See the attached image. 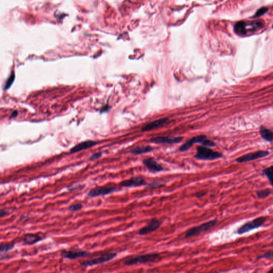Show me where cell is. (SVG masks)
Returning a JSON list of instances; mask_svg holds the SVG:
<instances>
[{
  "label": "cell",
  "instance_id": "obj_1",
  "mask_svg": "<svg viewBox=\"0 0 273 273\" xmlns=\"http://www.w3.org/2000/svg\"><path fill=\"white\" fill-rule=\"evenodd\" d=\"M161 255L159 253H148L134 256L126 259L123 262V265L127 266L136 265L137 264L154 262L160 259Z\"/></svg>",
  "mask_w": 273,
  "mask_h": 273
},
{
  "label": "cell",
  "instance_id": "obj_2",
  "mask_svg": "<svg viewBox=\"0 0 273 273\" xmlns=\"http://www.w3.org/2000/svg\"><path fill=\"white\" fill-rule=\"evenodd\" d=\"M218 220L213 219L207 222H204L203 223L197 226L193 227L191 228L188 229L185 233V238H191L194 237H196L202 233L206 232L207 231L210 230L212 227L215 226L217 223Z\"/></svg>",
  "mask_w": 273,
  "mask_h": 273
},
{
  "label": "cell",
  "instance_id": "obj_3",
  "mask_svg": "<svg viewBox=\"0 0 273 273\" xmlns=\"http://www.w3.org/2000/svg\"><path fill=\"white\" fill-rule=\"evenodd\" d=\"M222 157L221 153L214 151L207 146H199L196 148V153L194 155L195 159L203 161H212L218 159Z\"/></svg>",
  "mask_w": 273,
  "mask_h": 273
},
{
  "label": "cell",
  "instance_id": "obj_4",
  "mask_svg": "<svg viewBox=\"0 0 273 273\" xmlns=\"http://www.w3.org/2000/svg\"><path fill=\"white\" fill-rule=\"evenodd\" d=\"M117 254V253L116 252H109L103 254L99 257L96 258L82 262L80 263V265L83 267H86L102 264L113 259L115 258L116 257Z\"/></svg>",
  "mask_w": 273,
  "mask_h": 273
},
{
  "label": "cell",
  "instance_id": "obj_5",
  "mask_svg": "<svg viewBox=\"0 0 273 273\" xmlns=\"http://www.w3.org/2000/svg\"><path fill=\"white\" fill-rule=\"evenodd\" d=\"M266 220L267 218L265 217H260L254 219L251 221L246 222L238 228L237 233L238 235H242L251 230L258 228L262 226Z\"/></svg>",
  "mask_w": 273,
  "mask_h": 273
},
{
  "label": "cell",
  "instance_id": "obj_6",
  "mask_svg": "<svg viewBox=\"0 0 273 273\" xmlns=\"http://www.w3.org/2000/svg\"><path fill=\"white\" fill-rule=\"evenodd\" d=\"M120 189H118L116 187L113 186H105L100 187H97L91 189L88 192V196L90 197H96L100 196H106L109 195L114 192L118 191Z\"/></svg>",
  "mask_w": 273,
  "mask_h": 273
},
{
  "label": "cell",
  "instance_id": "obj_7",
  "mask_svg": "<svg viewBox=\"0 0 273 273\" xmlns=\"http://www.w3.org/2000/svg\"><path fill=\"white\" fill-rule=\"evenodd\" d=\"M147 185V181L141 176L132 177L129 179L121 181L120 183V186L121 187L125 188L139 187L146 186Z\"/></svg>",
  "mask_w": 273,
  "mask_h": 273
},
{
  "label": "cell",
  "instance_id": "obj_8",
  "mask_svg": "<svg viewBox=\"0 0 273 273\" xmlns=\"http://www.w3.org/2000/svg\"><path fill=\"white\" fill-rule=\"evenodd\" d=\"M163 222L162 220L156 218H152L150 220L146 225L142 227L139 230L138 235L140 236H143L150 234L158 230L163 224Z\"/></svg>",
  "mask_w": 273,
  "mask_h": 273
},
{
  "label": "cell",
  "instance_id": "obj_9",
  "mask_svg": "<svg viewBox=\"0 0 273 273\" xmlns=\"http://www.w3.org/2000/svg\"><path fill=\"white\" fill-rule=\"evenodd\" d=\"M269 154V152L265 151H260L256 152L246 154V155H242V156L238 158L236 161L238 163H244L246 162H250L251 161L257 160L260 158H262L268 155Z\"/></svg>",
  "mask_w": 273,
  "mask_h": 273
},
{
  "label": "cell",
  "instance_id": "obj_10",
  "mask_svg": "<svg viewBox=\"0 0 273 273\" xmlns=\"http://www.w3.org/2000/svg\"><path fill=\"white\" fill-rule=\"evenodd\" d=\"M91 253L87 251H70V250H63L60 256L65 259L70 260H75L79 258H83L87 257L90 255Z\"/></svg>",
  "mask_w": 273,
  "mask_h": 273
},
{
  "label": "cell",
  "instance_id": "obj_11",
  "mask_svg": "<svg viewBox=\"0 0 273 273\" xmlns=\"http://www.w3.org/2000/svg\"><path fill=\"white\" fill-rule=\"evenodd\" d=\"M143 163L151 172L157 173L164 171L163 166L153 158H148L143 160Z\"/></svg>",
  "mask_w": 273,
  "mask_h": 273
},
{
  "label": "cell",
  "instance_id": "obj_12",
  "mask_svg": "<svg viewBox=\"0 0 273 273\" xmlns=\"http://www.w3.org/2000/svg\"><path fill=\"white\" fill-rule=\"evenodd\" d=\"M207 136L205 135H199L192 138L190 140L186 142L185 144L181 145L179 148V151L181 152H186L191 148V146L196 143H200L203 145L205 141L207 140Z\"/></svg>",
  "mask_w": 273,
  "mask_h": 273
},
{
  "label": "cell",
  "instance_id": "obj_13",
  "mask_svg": "<svg viewBox=\"0 0 273 273\" xmlns=\"http://www.w3.org/2000/svg\"><path fill=\"white\" fill-rule=\"evenodd\" d=\"M183 137H169V136H157L153 138L151 141L155 144H173L179 143L183 141Z\"/></svg>",
  "mask_w": 273,
  "mask_h": 273
},
{
  "label": "cell",
  "instance_id": "obj_14",
  "mask_svg": "<svg viewBox=\"0 0 273 273\" xmlns=\"http://www.w3.org/2000/svg\"><path fill=\"white\" fill-rule=\"evenodd\" d=\"M169 121V118H163L156 121H153L151 123L143 126L141 128L142 131H149L154 129H157L160 126L167 124Z\"/></svg>",
  "mask_w": 273,
  "mask_h": 273
},
{
  "label": "cell",
  "instance_id": "obj_15",
  "mask_svg": "<svg viewBox=\"0 0 273 273\" xmlns=\"http://www.w3.org/2000/svg\"><path fill=\"white\" fill-rule=\"evenodd\" d=\"M97 144V142L94 141H86L80 143L78 145L74 146V147L71 148L70 150V153L73 154L75 153L79 152L83 150H85L86 149L91 148Z\"/></svg>",
  "mask_w": 273,
  "mask_h": 273
},
{
  "label": "cell",
  "instance_id": "obj_16",
  "mask_svg": "<svg viewBox=\"0 0 273 273\" xmlns=\"http://www.w3.org/2000/svg\"><path fill=\"white\" fill-rule=\"evenodd\" d=\"M43 238L39 235L34 234H26L23 239V243L27 245H33L43 240Z\"/></svg>",
  "mask_w": 273,
  "mask_h": 273
},
{
  "label": "cell",
  "instance_id": "obj_17",
  "mask_svg": "<svg viewBox=\"0 0 273 273\" xmlns=\"http://www.w3.org/2000/svg\"><path fill=\"white\" fill-rule=\"evenodd\" d=\"M260 133L265 141L268 142L273 141V132L272 130L262 126L260 129Z\"/></svg>",
  "mask_w": 273,
  "mask_h": 273
},
{
  "label": "cell",
  "instance_id": "obj_18",
  "mask_svg": "<svg viewBox=\"0 0 273 273\" xmlns=\"http://www.w3.org/2000/svg\"><path fill=\"white\" fill-rule=\"evenodd\" d=\"M154 150V148L152 147L149 146H143V147H136L135 148H133L131 150L130 152L132 154L134 155H141L143 154L148 153L151 152Z\"/></svg>",
  "mask_w": 273,
  "mask_h": 273
},
{
  "label": "cell",
  "instance_id": "obj_19",
  "mask_svg": "<svg viewBox=\"0 0 273 273\" xmlns=\"http://www.w3.org/2000/svg\"><path fill=\"white\" fill-rule=\"evenodd\" d=\"M246 23L244 21H240L235 26V31L240 35H244L246 33Z\"/></svg>",
  "mask_w": 273,
  "mask_h": 273
},
{
  "label": "cell",
  "instance_id": "obj_20",
  "mask_svg": "<svg viewBox=\"0 0 273 273\" xmlns=\"http://www.w3.org/2000/svg\"><path fill=\"white\" fill-rule=\"evenodd\" d=\"M271 193H272V191H270V189H268V188H267V189H263V190L258 191L256 192V194H257L258 197L259 199H265V198L267 197L268 196H269V195L271 194Z\"/></svg>",
  "mask_w": 273,
  "mask_h": 273
},
{
  "label": "cell",
  "instance_id": "obj_21",
  "mask_svg": "<svg viewBox=\"0 0 273 273\" xmlns=\"http://www.w3.org/2000/svg\"><path fill=\"white\" fill-rule=\"evenodd\" d=\"M14 248H15L14 243H12V244L1 243L0 246V252L1 254L7 252L8 251L12 250Z\"/></svg>",
  "mask_w": 273,
  "mask_h": 273
},
{
  "label": "cell",
  "instance_id": "obj_22",
  "mask_svg": "<svg viewBox=\"0 0 273 273\" xmlns=\"http://www.w3.org/2000/svg\"><path fill=\"white\" fill-rule=\"evenodd\" d=\"M15 78V73L13 72H12L11 74L10 75V76L8 78L7 80L6 81V82H5V89H8L11 86L13 82H14Z\"/></svg>",
  "mask_w": 273,
  "mask_h": 273
},
{
  "label": "cell",
  "instance_id": "obj_23",
  "mask_svg": "<svg viewBox=\"0 0 273 273\" xmlns=\"http://www.w3.org/2000/svg\"><path fill=\"white\" fill-rule=\"evenodd\" d=\"M83 208V205L81 203H75L72 204L68 208V210L70 212H75L82 210Z\"/></svg>",
  "mask_w": 273,
  "mask_h": 273
},
{
  "label": "cell",
  "instance_id": "obj_24",
  "mask_svg": "<svg viewBox=\"0 0 273 273\" xmlns=\"http://www.w3.org/2000/svg\"><path fill=\"white\" fill-rule=\"evenodd\" d=\"M164 185L160 182H157V181H155L152 183L148 184L147 186H148V188H151V189H154V188H159L163 186Z\"/></svg>",
  "mask_w": 273,
  "mask_h": 273
},
{
  "label": "cell",
  "instance_id": "obj_25",
  "mask_svg": "<svg viewBox=\"0 0 273 273\" xmlns=\"http://www.w3.org/2000/svg\"><path fill=\"white\" fill-rule=\"evenodd\" d=\"M207 194V192L205 191H197L196 193L194 194V196L197 198V199H201L203 197H204L205 195Z\"/></svg>",
  "mask_w": 273,
  "mask_h": 273
},
{
  "label": "cell",
  "instance_id": "obj_26",
  "mask_svg": "<svg viewBox=\"0 0 273 273\" xmlns=\"http://www.w3.org/2000/svg\"><path fill=\"white\" fill-rule=\"evenodd\" d=\"M262 173L266 176L273 175V165L270 167L269 168H266L265 169H264L262 171Z\"/></svg>",
  "mask_w": 273,
  "mask_h": 273
},
{
  "label": "cell",
  "instance_id": "obj_27",
  "mask_svg": "<svg viewBox=\"0 0 273 273\" xmlns=\"http://www.w3.org/2000/svg\"><path fill=\"white\" fill-rule=\"evenodd\" d=\"M261 258H267V259H271L273 258V251L272 252H269L266 254H264L261 256H259L257 259H261Z\"/></svg>",
  "mask_w": 273,
  "mask_h": 273
},
{
  "label": "cell",
  "instance_id": "obj_28",
  "mask_svg": "<svg viewBox=\"0 0 273 273\" xmlns=\"http://www.w3.org/2000/svg\"><path fill=\"white\" fill-rule=\"evenodd\" d=\"M268 11V8H262L261 9H260L259 10H258L257 12H256V15L255 16L256 17H259V16H262L264 14H265L266 12Z\"/></svg>",
  "mask_w": 273,
  "mask_h": 273
},
{
  "label": "cell",
  "instance_id": "obj_29",
  "mask_svg": "<svg viewBox=\"0 0 273 273\" xmlns=\"http://www.w3.org/2000/svg\"><path fill=\"white\" fill-rule=\"evenodd\" d=\"M102 156V152L96 153H94L93 155H92L91 156H90L89 160H90V161H94V160H97L98 159H99L100 157H101Z\"/></svg>",
  "mask_w": 273,
  "mask_h": 273
},
{
  "label": "cell",
  "instance_id": "obj_30",
  "mask_svg": "<svg viewBox=\"0 0 273 273\" xmlns=\"http://www.w3.org/2000/svg\"><path fill=\"white\" fill-rule=\"evenodd\" d=\"M9 215V212L5 209H1L0 211V217L1 218L5 217Z\"/></svg>",
  "mask_w": 273,
  "mask_h": 273
},
{
  "label": "cell",
  "instance_id": "obj_31",
  "mask_svg": "<svg viewBox=\"0 0 273 273\" xmlns=\"http://www.w3.org/2000/svg\"><path fill=\"white\" fill-rule=\"evenodd\" d=\"M84 187L83 185H78L77 186H72V187H70L68 188V189L70 191H75V190H76V189H81L82 188V187Z\"/></svg>",
  "mask_w": 273,
  "mask_h": 273
},
{
  "label": "cell",
  "instance_id": "obj_32",
  "mask_svg": "<svg viewBox=\"0 0 273 273\" xmlns=\"http://www.w3.org/2000/svg\"><path fill=\"white\" fill-rule=\"evenodd\" d=\"M266 177H267L268 179L269 180V183H270L271 186L273 187V175H268V176H267Z\"/></svg>",
  "mask_w": 273,
  "mask_h": 273
},
{
  "label": "cell",
  "instance_id": "obj_33",
  "mask_svg": "<svg viewBox=\"0 0 273 273\" xmlns=\"http://www.w3.org/2000/svg\"><path fill=\"white\" fill-rule=\"evenodd\" d=\"M9 254H4H4H1L0 259H1V260H3V259H6V258H9Z\"/></svg>",
  "mask_w": 273,
  "mask_h": 273
},
{
  "label": "cell",
  "instance_id": "obj_34",
  "mask_svg": "<svg viewBox=\"0 0 273 273\" xmlns=\"http://www.w3.org/2000/svg\"><path fill=\"white\" fill-rule=\"evenodd\" d=\"M109 108V107H108V106H106L104 108H103L102 109V112H106V111H107V110H108Z\"/></svg>",
  "mask_w": 273,
  "mask_h": 273
},
{
  "label": "cell",
  "instance_id": "obj_35",
  "mask_svg": "<svg viewBox=\"0 0 273 273\" xmlns=\"http://www.w3.org/2000/svg\"><path fill=\"white\" fill-rule=\"evenodd\" d=\"M17 114H18V112H17V111H16V110H15V112H14L12 113V114L11 117H16V116L17 115Z\"/></svg>",
  "mask_w": 273,
  "mask_h": 273
},
{
  "label": "cell",
  "instance_id": "obj_36",
  "mask_svg": "<svg viewBox=\"0 0 273 273\" xmlns=\"http://www.w3.org/2000/svg\"><path fill=\"white\" fill-rule=\"evenodd\" d=\"M268 272H269V273H273V269H271V270H270Z\"/></svg>",
  "mask_w": 273,
  "mask_h": 273
}]
</instances>
